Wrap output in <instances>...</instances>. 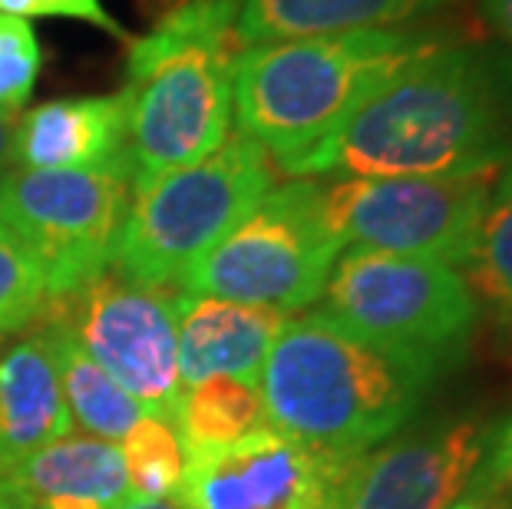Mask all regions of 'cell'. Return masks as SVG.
Masks as SVG:
<instances>
[{"label": "cell", "mask_w": 512, "mask_h": 509, "mask_svg": "<svg viewBox=\"0 0 512 509\" xmlns=\"http://www.w3.org/2000/svg\"><path fill=\"white\" fill-rule=\"evenodd\" d=\"M512 156V80L486 47L443 37L357 106L291 179H394L493 172Z\"/></svg>", "instance_id": "cell-1"}, {"label": "cell", "mask_w": 512, "mask_h": 509, "mask_svg": "<svg viewBox=\"0 0 512 509\" xmlns=\"http://www.w3.org/2000/svg\"><path fill=\"white\" fill-rule=\"evenodd\" d=\"M440 374L437 364L361 338L314 308L281 324L258 391L268 430L364 457L410 424Z\"/></svg>", "instance_id": "cell-2"}, {"label": "cell", "mask_w": 512, "mask_h": 509, "mask_svg": "<svg viewBox=\"0 0 512 509\" xmlns=\"http://www.w3.org/2000/svg\"><path fill=\"white\" fill-rule=\"evenodd\" d=\"M242 0H179L146 37L129 40V166L133 186L212 156L235 119Z\"/></svg>", "instance_id": "cell-3"}, {"label": "cell", "mask_w": 512, "mask_h": 509, "mask_svg": "<svg viewBox=\"0 0 512 509\" xmlns=\"http://www.w3.org/2000/svg\"><path fill=\"white\" fill-rule=\"evenodd\" d=\"M443 34L354 30L245 43L235 60V123L281 172L334 136L354 110Z\"/></svg>", "instance_id": "cell-4"}, {"label": "cell", "mask_w": 512, "mask_h": 509, "mask_svg": "<svg viewBox=\"0 0 512 509\" xmlns=\"http://www.w3.org/2000/svg\"><path fill=\"white\" fill-rule=\"evenodd\" d=\"M275 162L248 136L192 166L133 186L113 272L139 285L182 288L185 275L275 189Z\"/></svg>", "instance_id": "cell-5"}, {"label": "cell", "mask_w": 512, "mask_h": 509, "mask_svg": "<svg viewBox=\"0 0 512 509\" xmlns=\"http://www.w3.org/2000/svg\"><path fill=\"white\" fill-rule=\"evenodd\" d=\"M318 311L440 371L466 354L479 324V305L460 268L367 248H344Z\"/></svg>", "instance_id": "cell-6"}, {"label": "cell", "mask_w": 512, "mask_h": 509, "mask_svg": "<svg viewBox=\"0 0 512 509\" xmlns=\"http://www.w3.org/2000/svg\"><path fill=\"white\" fill-rule=\"evenodd\" d=\"M341 252V238L324 219L321 182L291 179L271 189L179 291L294 314L324 295Z\"/></svg>", "instance_id": "cell-7"}, {"label": "cell", "mask_w": 512, "mask_h": 509, "mask_svg": "<svg viewBox=\"0 0 512 509\" xmlns=\"http://www.w3.org/2000/svg\"><path fill=\"white\" fill-rule=\"evenodd\" d=\"M133 202V166L7 169L0 225L37 258L47 295H70L113 268Z\"/></svg>", "instance_id": "cell-8"}, {"label": "cell", "mask_w": 512, "mask_h": 509, "mask_svg": "<svg viewBox=\"0 0 512 509\" xmlns=\"http://www.w3.org/2000/svg\"><path fill=\"white\" fill-rule=\"evenodd\" d=\"M179 301V288L139 285L110 268L70 295L47 298L40 318L70 331L146 417L172 424L182 397Z\"/></svg>", "instance_id": "cell-9"}, {"label": "cell", "mask_w": 512, "mask_h": 509, "mask_svg": "<svg viewBox=\"0 0 512 509\" xmlns=\"http://www.w3.org/2000/svg\"><path fill=\"white\" fill-rule=\"evenodd\" d=\"M493 172L470 176L318 179L324 219L344 248L433 258L463 268L483 222Z\"/></svg>", "instance_id": "cell-10"}, {"label": "cell", "mask_w": 512, "mask_h": 509, "mask_svg": "<svg viewBox=\"0 0 512 509\" xmlns=\"http://www.w3.org/2000/svg\"><path fill=\"white\" fill-rule=\"evenodd\" d=\"M361 457L258 430L222 450L185 453L182 509H341Z\"/></svg>", "instance_id": "cell-11"}, {"label": "cell", "mask_w": 512, "mask_h": 509, "mask_svg": "<svg viewBox=\"0 0 512 509\" xmlns=\"http://www.w3.org/2000/svg\"><path fill=\"white\" fill-rule=\"evenodd\" d=\"M489 424L479 414H450L403 427L364 453L341 509H450L470 490Z\"/></svg>", "instance_id": "cell-12"}, {"label": "cell", "mask_w": 512, "mask_h": 509, "mask_svg": "<svg viewBox=\"0 0 512 509\" xmlns=\"http://www.w3.org/2000/svg\"><path fill=\"white\" fill-rule=\"evenodd\" d=\"M129 162V96H73L17 116L14 169H106Z\"/></svg>", "instance_id": "cell-13"}, {"label": "cell", "mask_w": 512, "mask_h": 509, "mask_svg": "<svg viewBox=\"0 0 512 509\" xmlns=\"http://www.w3.org/2000/svg\"><path fill=\"white\" fill-rule=\"evenodd\" d=\"M285 311L242 305V301L185 295L179 301V377L182 387L205 377H235L255 384L265 371Z\"/></svg>", "instance_id": "cell-14"}, {"label": "cell", "mask_w": 512, "mask_h": 509, "mask_svg": "<svg viewBox=\"0 0 512 509\" xmlns=\"http://www.w3.org/2000/svg\"><path fill=\"white\" fill-rule=\"evenodd\" d=\"M126 496L119 443L86 433H67L0 476V509H110Z\"/></svg>", "instance_id": "cell-15"}, {"label": "cell", "mask_w": 512, "mask_h": 509, "mask_svg": "<svg viewBox=\"0 0 512 509\" xmlns=\"http://www.w3.org/2000/svg\"><path fill=\"white\" fill-rule=\"evenodd\" d=\"M73 430L53 344L40 328L0 354V476Z\"/></svg>", "instance_id": "cell-16"}, {"label": "cell", "mask_w": 512, "mask_h": 509, "mask_svg": "<svg viewBox=\"0 0 512 509\" xmlns=\"http://www.w3.org/2000/svg\"><path fill=\"white\" fill-rule=\"evenodd\" d=\"M453 0H242L238 37L245 43L394 30L450 7Z\"/></svg>", "instance_id": "cell-17"}, {"label": "cell", "mask_w": 512, "mask_h": 509, "mask_svg": "<svg viewBox=\"0 0 512 509\" xmlns=\"http://www.w3.org/2000/svg\"><path fill=\"white\" fill-rule=\"evenodd\" d=\"M30 328H40L53 344L63 400H67L73 424H80L86 430V437H96L106 443L123 440L126 433L139 424V417H143L136 400L129 397L123 387L83 351V344L76 341L70 331H63L60 324L37 318Z\"/></svg>", "instance_id": "cell-18"}, {"label": "cell", "mask_w": 512, "mask_h": 509, "mask_svg": "<svg viewBox=\"0 0 512 509\" xmlns=\"http://www.w3.org/2000/svg\"><path fill=\"white\" fill-rule=\"evenodd\" d=\"M185 453L222 450L265 430V404L255 384L235 377H205L182 387L176 417H172Z\"/></svg>", "instance_id": "cell-19"}, {"label": "cell", "mask_w": 512, "mask_h": 509, "mask_svg": "<svg viewBox=\"0 0 512 509\" xmlns=\"http://www.w3.org/2000/svg\"><path fill=\"white\" fill-rule=\"evenodd\" d=\"M479 311L512 334V156L496 169L473 252L460 268Z\"/></svg>", "instance_id": "cell-20"}, {"label": "cell", "mask_w": 512, "mask_h": 509, "mask_svg": "<svg viewBox=\"0 0 512 509\" xmlns=\"http://www.w3.org/2000/svg\"><path fill=\"white\" fill-rule=\"evenodd\" d=\"M119 457L129 493L143 500H176L185 473V447L169 420L143 414L119 440Z\"/></svg>", "instance_id": "cell-21"}, {"label": "cell", "mask_w": 512, "mask_h": 509, "mask_svg": "<svg viewBox=\"0 0 512 509\" xmlns=\"http://www.w3.org/2000/svg\"><path fill=\"white\" fill-rule=\"evenodd\" d=\"M47 281L14 232L0 225V338L30 328L47 305Z\"/></svg>", "instance_id": "cell-22"}, {"label": "cell", "mask_w": 512, "mask_h": 509, "mask_svg": "<svg viewBox=\"0 0 512 509\" xmlns=\"http://www.w3.org/2000/svg\"><path fill=\"white\" fill-rule=\"evenodd\" d=\"M43 50L24 17L0 14V113H14L30 100L40 77Z\"/></svg>", "instance_id": "cell-23"}, {"label": "cell", "mask_w": 512, "mask_h": 509, "mask_svg": "<svg viewBox=\"0 0 512 509\" xmlns=\"http://www.w3.org/2000/svg\"><path fill=\"white\" fill-rule=\"evenodd\" d=\"M466 496L496 503L503 509L512 506V410L489 424L483 460H479Z\"/></svg>", "instance_id": "cell-24"}, {"label": "cell", "mask_w": 512, "mask_h": 509, "mask_svg": "<svg viewBox=\"0 0 512 509\" xmlns=\"http://www.w3.org/2000/svg\"><path fill=\"white\" fill-rule=\"evenodd\" d=\"M0 14L10 17H67V20H83L103 34L126 40V30L119 27V20L106 10L103 0H0Z\"/></svg>", "instance_id": "cell-25"}, {"label": "cell", "mask_w": 512, "mask_h": 509, "mask_svg": "<svg viewBox=\"0 0 512 509\" xmlns=\"http://www.w3.org/2000/svg\"><path fill=\"white\" fill-rule=\"evenodd\" d=\"M483 14L489 27L512 47V0H483Z\"/></svg>", "instance_id": "cell-26"}, {"label": "cell", "mask_w": 512, "mask_h": 509, "mask_svg": "<svg viewBox=\"0 0 512 509\" xmlns=\"http://www.w3.org/2000/svg\"><path fill=\"white\" fill-rule=\"evenodd\" d=\"M14 123H17L14 113H0V179L7 176V166H10V139H14Z\"/></svg>", "instance_id": "cell-27"}, {"label": "cell", "mask_w": 512, "mask_h": 509, "mask_svg": "<svg viewBox=\"0 0 512 509\" xmlns=\"http://www.w3.org/2000/svg\"><path fill=\"white\" fill-rule=\"evenodd\" d=\"M110 509H182L176 500H143V496H126L123 503H116Z\"/></svg>", "instance_id": "cell-28"}, {"label": "cell", "mask_w": 512, "mask_h": 509, "mask_svg": "<svg viewBox=\"0 0 512 509\" xmlns=\"http://www.w3.org/2000/svg\"><path fill=\"white\" fill-rule=\"evenodd\" d=\"M450 509H503V506L486 503V500H476V496H463V500H460V503H453Z\"/></svg>", "instance_id": "cell-29"}, {"label": "cell", "mask_w": 512, "mask_h": 509, "mask_svg": "<svg viewBox=\"0 0 512 509\" xmlns=\"http://www.w3.org/2000/svg\"><path fill=\"white\" fill-rule=\"evenodd\" d=\"M166 4H179V0H166Z\"/></svg>", "instance_id": "cell-30"}]
</instances>
